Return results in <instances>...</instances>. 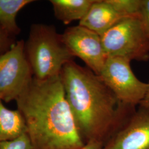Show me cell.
Instances as JSON below:
<instances>
[{"label":"cell","mask_w":149,"mask_h":149,"mask_svg":"<svg viewBox=\"0 0 149 149\" xmlns=\"http://www.w3.org/2000/svg\"><path fill=\"white\" fill-rule=\"evenodd\" d=\"M60 76L85 144L96 140L104 145L135 110L120 101L98 75L74 60L64 65Z\"/></svg>","instance_id":"obj_1"},{"label":"cell","mask_w":149,"mask_h":149,"mask_svg":"<svg viewBox=\"0 0 149 149\" xmlns=\"http://www.w3.org/2000/svg\"><path fill=\"white\" fill-rule=\"evenodd\" d=\"M34 2V0H0V24L16 37L21 31L16 21L18 13Z\"/></svg>","instance_id":"obj_12"},{"label":"cell","mask_w":149,"mask_h":149,"mask_svg":"<svg viewBox=\"0 0 149 149\" xmlns=\"http://www.w3.org/2000/svg\"><path fill=\"white\" fill-rule=\"evenodd\" d=\"M120 13L125 17L138 16L141 0H108Z\"/></svg>","instance_id":"obj_13"},{"label":"cell","mask_w":149,"mask_h":149,"mask_svg":"<svg viewBox=\"0 0 149 149\" xmlns=\"http://www.w3.org/2000/svg\"><path fill=\"white\" fill-rule=\"evenodd\" d=\"M95 0H50L54 16L65 24L80 21Z\"/></svg>","instance_id":"obj_11"},{"label":"cell","mask_w":149,"mask_h":149,"mask_svg":"<svg viewBox=\"0 0 149 149\" xmlns=\"http://www.w3.org/2000/svg\"><path fill=\"white\" fill-rule=\"evenodd\" d=\"M130 62L123 58L108 57L98 76L120 101L135 107L143 100L148 85L135 75Z\"/></svg>","instance_id":"obj_5"},{"label":"cell","mask_w":149,"mask_h":149,"mask_svg":"<svg viewBox=\"0 0 149 149\" xmlns=\"http://www.w3.org/2000/svg\"><path fill=\"white\" fill-rule=\"evenodd\" d=\"M16 42V36L7 32L0 24V54L8 51Z\"/></svg>","instance_id":"obj_15"},{"label":"cell","mask_w":149,"mask_h":149,"mask_svg":"<svg viewBox=\"0 0 149 149\" xmlns=\"http://www.w3.org/2000/svg\"><path fill=\"white\" fill-rule=\"evenodd\" d=\"M33 74L24 53V42L17 41L0 54V97L8 103L16 101L30 85Z\"/></svg>","instance_id":"obj_6"},{"label":"cell","mask_w":149,"mask_h":149,"mask_svg":"<svg viewBox=\"0 0 149 149\" xmlns=\"http://www.w3.org/2000/svg\"><path fill=\"white\" fill-rule=\"evenodd\" d=\"M138 17L146 36L149 39V0H141Z\"/></svg>","instance_id":"obj_16"},{"label":"cell","mask_w":149,"mask_h":149,"mask_svg":"<svg viewBox=\"0 0 149 149\" xmlns=\"http://www.w3.org/2000/svg\"><path fill=\"white\" fill-rule=\"evenodd\" d=\"M0 149H33L27 134L15 140L0 143Z\"/></svg>","instance_id":"obj_14"},{"label":"cell","mask_w":149,"mask_h":149,"mask_svg":"<svg viewBox=\"0 0 149 149\" xmlns=\"http://www.w3.org/2000/svg\"><path fill=\"white\" fill-rule=\"evenodd\" d=\"M125 17L118 12L108 0H95L79 25L101 36Z\"/></svg>","instance_id":"obj_9"},{"label":"cell","mask_w":149,"mask_h":149,"mask_svg":"<svg viewBox=\"0 0 149 149\" xmlns=\"http://www.w3.org/2000/svg\"><path fill=\"white\" fill-rule=\"evenodd\" d=\"M27 133L24 118L18 109L6 107L0 100V143L11 141Z\"/></svg>","instance_id":"obj_10"},{"label":"cell","mask_w":149,"mask_h":149,"mask_svg":"<svg viewBox=\"0 0 149 149\" xmlns=\"http://www.w3.org/2000/svg\"><path fill=\"white\" fill-rule=\"evenodd\" d=\"M24 53L33 77L39 80L59 76L64 65L74 58L55 27L41 23L31 25Z\"/></svg>","instance_id":"obj_3"},{"label":"cell","mask_w":149,"mask_h":149,"mask_svg":"<svg viewBox=\"0 0 149 149\" xmlns=\"http://www.w3.org/2000/svg\"><path fill=\"white\" fill-rule=\"evenodd\" d=\"M108 57H119L129 61L149 60V39L138 16L125 17L101 36Z\"/></svg>","instance_id":"obj_4"},{"label":"cell","mask_w":149,"mask_h":149,"mask_svg":"<svg viewBox=\"0 0 149 149\" xmlns=\"http://www.w3.org/2000/svg\"><path fill=\"white\" fill-rule=\"evenodd\" d=\"M61 36L72 55L82 60L88 69L99 75L108 58L101 37L79 24L66 28Z\"/></svg>","instance_id":"obj_7"},{"label":"cell","mask_w":149,"mask_h":149,"mask_svg":"<svg viewBox=\"0 0 149 149\" xmlns=\"http://www.w3.org/2000/svg\"><path fill=\"white\" fill-rule=\"evenodd\" d=\"M148 90L146 91V95L144 97L143 100L140 102L139 107L143 108L144 109L149 111V81L148 82Z\"/></svg>","instance_id":"obj_18"},{"label":"cell","mask_w":149,"mask_h":149,"mask_svg":"<svg viewBox=\"0 0 149 149\" xmlns=\"http://www.w3.org/2000/svg\"><path fill=\"white\" fill-rule=\"evenodd\" d=\"M16 101L33 149H80L85 145L60 75L45 80L33 77Z\"/></svg>","instance_id":"obj_2"},{"label":"cell","mask_w":149,"mask_h":149,"mask_svg":"<svg viewBox=\"0 0 149 149\" xmlns=\"http://www.w3.org/2000/svg\"><path fill=\"white\" fill-rule=\"evenodd\" d=\"M0 100H1V97H0Z\"/></svg>","instance_id":"obj_19"},{"label":"cell","mask_w":149,"mask_h":149,"mask_svg":"<svg viewBox=\"0 0 149 149\" xmlns=\"http://www.w3.org/2000/svg\"><path fill=\"white\" fill-rule=\"evenodd\" d=\"M102 149H149V111L139 107L112 135Z\"/></svg>","instance_id":"obj_8"},{"label":"cell","mask_w":149,"mask_h":149,"mask_svg":"<svg viewBox=\"0 0 149 149\" xmlns=\"http://www.w3.org/2000/svg\"><path fill=\"white\" fill-rule=\"evenodd\" d=\"M103 146V144L99 141L92 140L87 143L80 149H102Z\"/></svg>","instance_id":"obj_17"}]
</instances>
